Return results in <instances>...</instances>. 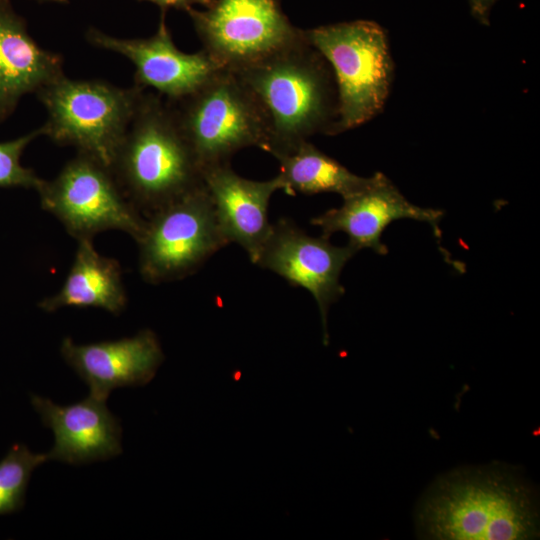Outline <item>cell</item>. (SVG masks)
<instances>
[{"label": "cell", "instance_id": "1", "mask_svg": "<svg viewBox=\"0 0 540 540\" xmlns=\"http://www.w3.org/2000/svg\"><path fill=\"white\" fill-rule=\"evenodd\" d=\"M419 536L433 540H525L539 535L536 491L502 464L440 476L416 511Z\"/></svg>", "mask_w": 540, "mask_h": 540}, {"label": "cell", "instance_id": "2", "mask_svg": "<svg viewBox=\"0 0 540 540\" xmlns=\"http://www.w3.org/2000/svg\"><path fill=\"white\" fill-rule=\"evenodd\" d=\"M257 102L267 126L265 151L276 159L316 134L330 135L338 94L330 65L304 35L233 72Z\"/></svg>", "mask_w": 540, "mask_h": 540}, {"label": "cell", "instance_id": "3", "mask_svg": "<svg viewBox=\"0 0 540 540\" xmlns=\"http://www.w3.org/2000/svg\"><path fill=\"white\" fill-rule=\"evenodd\" d=\"M110 169L145 217L204 185L203 170L169 104L160 94L147 90Z\"/></svg>", "mask_w": 540, "mask_h": 540}, {"label": "cell", "instance_id": "4", "mask_svg": "<svg viewBox=\"0 0 540 540\" xmlns=\"http://www.w3.org/2000/svg\"><path fill=\"white\" fill-rule=\"evenodd\" d=\"M306 39L331 67L338 94V117L331 134L354 129L387 102L394 62L387 33L378 23L355 20L304 30Z\"/></svg>", "mask_w": 540, "mask_h": 540}, {"label": "cell", "instance_id": "5", "mask_svg": "<svg viewBox=\"0 0 540 540\" xmlns=\"http://www.w3.org/2000/svg\"><path fill=\"white\" fill-rule=\"evenodd\" d=\"M145 91L63 75L36 93L48 115L42 135L110 167Z\"/></svg>", "mask_w": 540, "mask_h": 540}, {"label": "cell", "instance_id": "6", "mask_svg": "<svg viewBox=\"0 0 540 540\" xmlns=\"http://www.w3.org/2000/svg\"><path fill=\"white\" fill-rule=\"evenodd\" d=\"M167 103L203 171L230 164L244 148L256 146L265 151L263 114L231 71L221 69L190 95Z\"/></svg>", "mask_w": 540, "mask_h": 540}, {"label": "cell", "instance_id": "7", "mask_svg": "<svg viewBox=\"0 0 540 540\" xmlns=\"http://www.w3.org/2000/svg\"><path fill=\"white\" fill-rule=\"evenodd\" d=\"M145 218L136 242L139 273L150 284L192 275L229 244L205 184Z\"/></svg>", "mask_w": 540, "mask_h": 540}, {"label": "cell", "instance_id": "8", "mask_svg": "<svg viewBox=\"0 0 540 540\" xmlns=\"http://www.w3.org/2000/svg\"><path fill=\"white\" fill-rule=\"evenodd\" d=\"M37 192L42 209L76 240L119 230L136 241L144 230L145 216L127 198L110 167L86 154L77 152Z\"/></svg>", "mask_w": 540, "mask_h": 540}, {"label": "cell", "instance_id": "9", "mask_svg": "<svg viewBox=\"0 0 540 540\" xmlns=\"http://www.w3.org/2000/svg\"><path fill=\"white\" fill-rule=\"evenodd\" d=\"M202 49L220 66L236 72L298 40L277 0H215L187 11Z\"/></svg>", "mask_w": 540, "mask_h": 540}, {"label": "cell", "instance_id": "10", "mask_svg": "<svg viewBox=\"0 0 540 540\" xmlns=\"http://www.w3.org/2000/svg\"><path fill=\"white\" fill-rule=\"evenodd\" d=\"M357 252L348 244L335 246L327 238L310 236L292 220L280 218L272 224L254 264L310 292L319 308L327 345L329 307L345 293L340 275Z\"/></svg>", "mask_w": 540, "mask_h": 540}, {"label": "cell", "instance_id": "11", "mask_svg": "<svg viewBox=\"0 0 540 540\" xmlns=\"http://www.w3.org/2000/svg\"><path fill=\"white\" fill-rule=\"evenodd\" d=\"M86 38L93 46L129 59L135 67L134 84L152 88L170 102L190 95L222 69L203 49L189 54L176 47L165 11L156 33L149 38L122 39L94 28Z\"/></svg>", "mask_w": 540, "mask_h": 540}, {"label": "cell", "instance_id": "12", "mask_svg": "<svg viewBox=\"0 0 540 540\" xmlns=\"http://www.w3.org/2000/svg\"><path fill=\"white\" fill-rule=\"evenodd\" d=\"M442 217L441 210L422 208L409 202L386 175L376 172L365 189L343 198L340 207L312 218L311 224L321 229L324 238L343 232L348 236V245L355 250L369 248L386 255L388 249L381 237L393 221L408 218L427 223L440 238Z\"/></svg>", "mask_w": 540, "mask_h": 540}, {"label": "cell", "instance_id": "13", "mask_svg": "<svg viewBox=\"0 0 540 540\" xmlns=\"http://www.w3.org/2000/svg\"><path fill=\"white\" fill-rule=\"evenodd\" d=\"M60 353L89 386V395L104 401L115 388L150 382L165 358L157 335L150 329L88 344H76L65 337Z\"/></svg>", "mask_w": 540, "mask_h": 540}, {"label": "cell", "instance_id": "14", "mask_svg": "<svg viewBox=\"0 0 540 540\" xmlns=\"http://www.w3.org/2000/svg\"><path fill=\"white\" fill-rule=\"evenodd\" d=\"M31 403L55 437L49 460L71 465L103 461L122 453L120 420L106 401L91 395L69 405H57L48 398L31 395Z\"/></svg>", "mask_w": 540, "mask_h": 540}, {"label": "cell", "instance_id": "15", "mask_svg": "<svg viewBox=\"0 0 540 540\" xmlns=\"http://www.w3.org/2000/svg\"><path fill=\"white\" fill-rule=\"evenodd\" d=\"M221 231L228 243H236L255 262L272 227L268 219L271 196L282 190L278 176L257 181L238 175L230 164L203 171Z\"/></svg>", "mask_w": 540, "mask_h": 540}, {"label": "cell", "instance_id": "16", "mask_svg": "<svg viewBox=\"0 0 540 540\" xmlns=\"http://www.w3.org/2000/svg\"><path fill=\"white\" fill-rule=\"evenodd\" d=\"M63 59L41 48L9 0H0V122L21 97L63 76Z\"/></svg>", "mask_w": 540, "mask_h": 540}, {"label": "cell", "instance_id": "17", "mask_svg": "<svg viewBox=\"0 0 540 540\" xmlns=\"http://www.w3.org/2000/svg\"><path fill=\"white\" fill-rule=\"evenodd\" d=\"M73 263L60 290L38 303L45 312L64 307L103 309L122 313L128 302L120 263L100 254L92 239L77 240Z\"/></svg>", "mask_w": 540, "mask_h": 540}, {"label": "cell", "instance_id": "18", "mask_svg": "<svg viewBox=\"0 0 540 540\" xmlns=\"http://www.w3.org/2000/svg\"><path fill=\"white\" fill-rule=\"evenodd\" d=\"M277 160L280 164L277 176L282 183V191L292 196L297 193H337L346 198L365 189L372 180V176L361 177L352 173L309 140Z\"/></svg>", "mask_w": 540, "mask_h": 540}, {"label": "cell", "instance_id": "19", "mask_svg": "<svg viewBox=\"0 0 540 540\" xmlns=\"http://www.w3.org/2000/svg\"><path fill=\"white\" fill-rule=\"evenodd\" d=\"M47 453H33L24 444H14L0 460V515L21 510L32 472L48 461Z\"/></svg>", "mask_w": 540, "mask_h": 540}, {"label": "cell", "instance_id": "20", "mask_svg": "<svg viewBox=\"0 0 540 540\" xmlns=\"http://www.w3.org/2000/svg\"><path fill=\"white\" fill-rule=\"evenodd\" d=\"M41 135V128H38L16 139L0 142V187L39 189L44 180L32 169L24 167L20 159L26 146Z\"/></svg>", "mask_w": 540, "mask_h": 540}, {"label": "cell", "instance_id": "21", "mask_svg": "<svg viewBox=\"0 0 540 540\" xmlns=\"http://www.w3.org/2000/svg\"><path fill=\"white\" fill-rule=\"evenodd\" d=\"M472 16L482 25L489 26L490 11L498 0H468Z\"/></svg>", "mask_w": 540, "mask_h": 540}, {"label": "cell", "instance_id": "22", "mask_svg": "<svg viewBox=\"0 0 540 540\" xmlns=\"http://www.w3.org/2000/svg\"><path fill=\"white\" fill-rule=\"evenodd\" d=\"M141 1H149L152 2L159 7H161L162 11H165L168 8H176V9H182L186 12L194 8V5H201L206 7L211 6L215 0H141Z\"/></svg>", "mask_w": 540, "mask_h": 540}, {"label": "cell", "instance_id": "23", "mask_svg": "<svg viewBox=\"0 0 540 540\" xmlns=\"http://www.w3.org/2000/svg\"><path fill=\"white\" fill-rule=\"evenodd\" d=\"M35 1H38V2H58V3H62V2H66L67 0H35Z\"/></svg>", "mask_w": 540, "mask_h": 540}]
</instances>
